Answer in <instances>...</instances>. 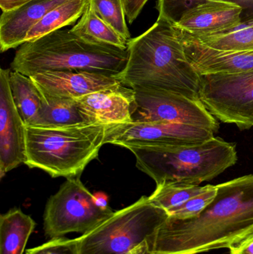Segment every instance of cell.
<instances>
[{
  "label": "cell",
  "instance_id": "44dd1931",
  "mask_svg": "<svg viewBox=\"0 0 253 254\" xmlns=\"http://www.w3.org/2000/svg\"><path fill=\"white\" fill-rule=\"evenodd\" d=\"M191 36L204 46L215 50L233 52L253 51V19L242 22L224 32Z\"/></svg>",
  "mask_w": 253,
  "mask_h": 254
},
{
  "label": "cell",
  "instance_id": "8fae6325",
  "mask_svg": "<svg viewBox=\"0 0 253 254\" xmlns=\"http://www.w3.org/2000/svg\"><path fill=\"white\" fill-rule=\"evenodd\" d=\"M10 69L0 70V178L25 164L26 125L18 112L10 87Z\"/></svg>",
  "mask_w": 253,
  "mask_h": 254
},
{
  "label": "cell",
  "instance_id": "4dcf8cb0",
  "mask_svg": "<svg viewBox=\"0 0 253 254\" xmlns=\"http://www.w3.org/2000/svg\"><path fill=\"white\" fill-rule=\"evenodd\" d=\"M149 252L148 245H147V242L141 244V246L137 247L136 249L132 250V252L126 254H147Z\"/></svg>",
  "mask_w": 253,
  "mask_h": 254
},
{
  "label": "cell",
  "instance_id": "4316f807",
  "mask_svg": "<svg viewBox=\"0 0 253 254\" xmlns=\"http://www.w3.org/2000/svg\"><path fill=\"white\" fill-rule=\"evenodd\" d=\"M26 254H79L77 238H57L51 240L38 247L27 251Z\"/></svg>",
  "mask_w": 253,
  "mask_h": 254
},
{
  "label": "cell",
  "instance_id": "2e32d148",
  "mask_svg": "<svg viewBox=\"0 0 253 254\" xmlns=\"http://www.w3.org/2000/svg\"><path fill=\"white\" fill-rule=\"evenodd\" d=\"M68 0H32L17 8L2 11L0 18L1 52L25 43L31 28L49 11Z\"/></svg>",
  "mask_w": 253,
  "mask_h": 254
},
{
  "label": "cell",
  "instance_id": "d6986e66",
  "mask_svg": "<svg viewBox=\"0 0 253 254\" xmlns=\"http://www.w3.org/2000/svg\"><path fill=\"white\" fill-rule=\"evenodd\" d=\"M71 31L80 38L93 44L112 46L122 50L128 49L129 41L96 14L89 1L81 17Z\"/></svg>",
  "mask_w": 253,
  "mask_h": 254
},
{
  "label": "cell",
  "instance_id": "52a82bcc",
  "mask_svg": "<svg viewBox=\"0 0 253 254\" xmlns=\"http://www.w3.org/2000/svg\"><path fill=\"white\" fill-rule=\"evenodd\" d=\"M114 212L97 204L95 195L80 177L66 179L59 190L48 200L44 213L45 234L61 238L71 233L85 234L99 226Z\"/></svg>",
  "mask_w": 253,
  "mask_h": 254
},
{
  "label": "cell",
  "instance_id": "f1b7e54d",
  "mask_svg": "<svg viewBox=\"0 0 253 254\" xmlns=\"http://www.w3.org/2000/svg\"><path fill=\"white\" fill-rule=\"evenodd\" d=\"M229 249L230 254H253V233Z\"/></svg>",
  "mask_w": 253,
  "mask_h": 254
},
{
  "label": "cell",
  "instance_id": "9c48e42d",
  "mask_svg": "<svg viewBox=\"0 0 253 254\" xmlns=\"http://www.w3.org/2000/svg\"><path fill=\"white\" fill-rule=\"evenodd\" d=\"M133 90L136 101L134 122L184 124L208 128L214 133L218 131L219 123L201 100L167 91Z\"/></svg>",
  "mask_w": 253,
  "mask_h": 254
},
{
  "label": "cell",
  "instance_id": "ac0fdd59",
  "mask_svg": "<svg viewBox=\"0 0 253 254\" xmlns=\"http://www.w3.org/2000/svg\"><path fill=\"white\" fill-rule=\"evenodd\" d=\"M10 87L18 112L26 126H37L43 105L40 89L28 76L10 71Z\"/></svg>",
  "mask_w": 253,
  "mask_h": 254
},
{
  "label": "cell",
  "instance_id": "5bb4252c",
  "mask_svg": "<svg viewBox=\"0 0 253 254\" xmlns=\"http://www.w3.org/2000/svg\"><path fill=\"white\" fill-rule=\"evenodd\" d=\"M242 12L240 6L226 0H205L186 10L173 24L193 36L218 34L242 23Z\"/></svg>",
  "mask_w": 253,
  "mask_h": 254
},
{
  "label": "cell",
  "instance_id": "f546056e",
  "mask_svg": "<svg viewBox=\"0 0 253 254\" xmlns=\"http://www.w3.org/2000/svg\"><path fill=\"white\" fill-rule=\"evenodd\" d=\"M32 0H0V7L2 11L17 8Z\"/></svg>",
  "mask_w": 253,
  "mask_h": 254
},
{
  "label": "cell",
  "instance_id": "cb8c5ba5",
  "mask_svg": "<svg viewBox=\"0 0 253 254\" xmlns=\"http://www.w3.org/2000/svg\"><path fill=\"white\" fill-rule=\"evenodd\" d=\"M205 0H157L158 17L164 18L172 23L178 22L181 15L191 7ZM242 7V22L253 19V0H226Z\"/></svg>",
  "mask_w": 253,
  "mask_h": 254
},
{
  "label": "cell",
  "instance_id": "4fadbf2b",
  "mask_svg": "<svg viewBox=\"0 0 253 254\" xmlns=\"http://www.w3.org/2000/svg\"><path fill=\"white\" fill-rule=\"evenodd\" d=\"M43 95L77 100L121 85L114 76L88 71H45L30 76Z\"/></svg>",
  "mask_w": 253,
  "mask_h": 254
},
{
  "label": "cell",
  "instance_id": "603a6c76",
  "mask_svg": "<svg viewBox=\"0 0 253 254\" xmlns=\"http://www.w3.org/2000/svg\"><path fill=\"white\" fill-rule=\"evenodd\" d=\"M209 185H187V184L166 182L156 187L155 190L149 196L150 201L157 207L168 212L179 207L196 195L209 189Z\"/></svg>",
  "mask_w": 253,
  "mask_h": 254
},
{
  "label": "cell",
  "instance_id": "7402d4cb",
  "mask_svg": "<svg viewBox=\"0 0 253 254\" xmlns=\"http://www.w3.org/2000/svg\"><path fill=\"white\" fill-rule=\"evenodd\" d=\"M43 97V108L37 126L67 127L86 123L79 111L76 100L44 95Z\"/></svg>",
  "mask_w": 253,
  "mask_h": 254
},
{
  "label": "cell",
  "instance_id": "30bf717a",
  "mask_svg": "<svg viewBox=\"0 0 253 254\" xmlns=\"http://www.w3.org/2000/svg\"><path fill=\"white\" fill-rule=\"evenodd\" d=\"M212 130L184 124L133 122L116 125L106 143L134 146L176 147L202 144L215 137Z\"/></svg>",
  "mask_w": 253,
  "mask_h": 254
},
{
  "label": "cell",
  "instance_id": "ba28073f",
  "mask_svg": "<svg viewBox=\"0 0 253 254\" xmlns=\"http://www.w3.org/2000/svg\"><path fill=\"white\" fill-rule=\"evenodd\" d=\"M199 98L220 122L241 129L253 127V71L201 76Z\"/></svg>",
  "mask_w": 253,
  "mask_h": 254
},
{
  "label": "cell",
  "instance_id": "7a4b0ae2",
  "mask_svg": "<svg viewBox=\"0 0 253 254\" xmlns=\"http://www.w3.org/2000/svg\"><path fill=\"white\" fill-rule=\"evenodd\" d=\"M127 64L117 78L132 89L167 91L201 100V74L189 62L182 32L158 17L139 37L128 42Z\"/></svg>",
  "mask_w": 253,
  "mask_h": 254
},
{
  "label": "cell",
  "instance_id": "9a60e30c",
  "mask_svg": "<svg viewBox=\"0 0 253 254\" xmlns=\"http://www.w3.org/2000/svg\"><path fill=\"white\" fill-rule=\"evenodd\" d=\"M181 32L187 59L201 75L253 71V51L233 52L215 50L202 44L190 34Z\"/></svg>",
  "mask_w": 253,
  "mask_h": 254
},
{
  "label": "cell",
  "instance_id": "7c38bea8",
  "mask_svg": "<svg viewBox=\"0 0 253 254\" xmlns=\"http://www.w3.org/2000/svg\"><path fill=\"white\" fill-rule=\"evenodd\" d=\"M86 123L124 125L133 122L135 91L121 84L76 100Z\"/></svg>",
  "mask_w": 253,
  "mask_h": 254
},
{
  "label": "cell",
  "instance_id": "e0dca14e",
  "mask_svg": "<svg viewBox=\"0 0 253 254\" xmlns=\"http://www.w3.org/2000/svg\"><path fill=\"white\" fill-rule=\"evenodd\" d=\"M34 219L19 208L0 216V254H23L35 229Z\"/></svg>",
  "mask_w": 253,
  "mask_h": 254
},
{
  "label": "cell",
  "instance_id": "d4e9b609",
  "mask_svg": "<svg viewBox=\"0 0 253 254\" xmlns=\"http://www.w3.org/2000/svg\"><path fill=\"white\" fill-rule=\"evenodd\" d=\"M96 14L125 40H131L123 0H89Z\"/></svg>",
  "mask_w": 253,
  "mask_h": 254
},
{
  "label": "cell",
  "instance_id": "277c9868",
  "mask_svg": "<svg viewBox=\"0 0 253 254\" xmlns=\"http://www.w3.org/2000/svg\"><path fill=\"white\" fill-rule=\"evenodd\" d=\"M115 125L26 126L25 164L52 178L80 177L88 164L98 158Z\"/></svg>",
  "mask_w": 253,
  "mask_h": 254
},
{
  "label": "cell",
  "instance_id": "3957f363",
  "mask_svg": "<svg viewBox=\"0 0 253 254\" xmlns=\"http://www.w3.org/2000/svg\"><path fill=\"white\" fill-rule=\"evenodd\" d=\"M128 58V49L93 44L62 28L19 46L10 68L28 77L45 71H88L117 77Z\"/></svg>",
  "mask_w": 253,
  "mask_h": 254
},
{
  "label": "cell",
  "instance_id": "484cf974",
  "mask_svg": "<svg viewBox=\"0 0 253 254\" xmlns=\"http://www.w3.org/2000/svg\"><path fill=\"white\" fill-rule=\"evenodd\" d=\"M216 195V185H209L207 190L193 197L179 207L172 209L168 212V214L170 217L181 220L194 219L209 207Z\"/></svg>",
  "mask_w": 253,
  "mask_h": 254
},
{
  "label": "cell",
  "instance_id": "8992f818",
  "mask_svg": "<svg viewBox=\"0 0 253 254\" xmlns=\"http://www.w3.org/2000/svg\"><path fill=\"white\" fill-rule=\"evenodd\" d=\"M169 216L149 196H142L78 237L79 254L129 253L147 242Z\"/></svg>",
  "mask_w": 253,
  "mask_h": 254
},
{
  "label": "cell",
  "instance_id": "83f0119b",
  "mask_svg": "<svg viewBox=\"0 0 253 254\" xmlns=\"http://www.w3.org/2000/svg\"><path fill=\"white\" fill-rule=\"evenodd\" d=\"M126 18L129 23L137 19L149 0H123Z\"/></svg>",
  "mask_w": 253,
  "mask_h": 254
},
{
  "label": "cell",
  "instance_id": "1f68e13d",
  "mask_svg": "<svg viewBox=\"0 0 253 254\" xmlns=\"http://www.w3.org/2000/svg\"><path fill=\"white\" fill-rule=\"evenodd\" d=\"M147 254H153L150 253V251H149L148 253H147Z\"/></svg>",
  "mask_w": 253,
  "mask_h": 254
},
{
  "label": "cell",
  "instance_id": "5b68a950",
  "mask_svg": "<svg viewBox=\"0 0 253 254\" xmlns=\"http://www.w3.org/2000/svg\"><path fill=\"white\" fill-rule=\"evenodd\" d=\"M136 167L156 185L166 182L200 185L212 180L238 161L236 145L220 137L202 144L176 147L134 146Z\"/></svg>",
  "mask_w": 253,
  "mask_h": 254
},
{
  "label": "cell",
  "instance_id": "6da1fadb",
  "mask_svg": "<svg viewBox=\"0 0 253 254\" xmlns=\"http://www.w3.org/2000/svg\"><path fill=\"white\" fill-rule=\"evenodd\" d=\"M209 207L194 219L169 216L147 240L153 254H199L230 249L253 233V174L219 184Z\"/></svg>",
  "mask_w": 253,
  "mask_h": 254
},
{
  "label": "cell",
  "instance_id": "ffe728a7",
  "mask_svg": "<svg viewBox=\"0 0 253 254\" xmlns=\"http://www.w3.org/2000/svg\"><path fill=\"white\" fill-rule=\"evenodd\" d=\"M89 0H68L49 11L28 32L25 43L75 23L83 15Z\"/></svg>",
  "mask_w": 253,
  "mask_h": 254
}]
</instances>
